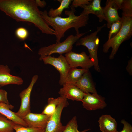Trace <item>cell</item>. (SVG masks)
Segmentation results:
<instances>
[{"label":"cell","instance_id":"3","mask_svg":"<svg viewBox=\"0 0 132 132\" xmlns=\"http://www.w3.org/2000/svg\"><path fill=\"white\" fill-rule=\"evenodd\" d=\"M123 22L121 27L118 33L113 37L108 40L103 44V51L108 52L111 48L112 50L109 56V59H113L121 44L129 39L132 35V16H128L122 14Z\"/></svg>","mask_w":132,"mask_h":132},{"label":"cell","instance_id":"22","mask_svg":"<svg viewBox=\"0 0 132 132\" xmlns=\"http://www.w3.org/2000/svg\"><path fill=\"white\" fill-rule=\"evenodd\" d=\"M15 123L0 113V132H14Z\"/></svg>","mask_w":132,"mask_h":132},{"label":"cell","instance_id":"4","mask_svg":"<svg viewBox=\"0 0 132 132\" xmlns=\"http://www.w3.org/2000/svg\"><path fill=\"white\" fill-rule=\"evenodd\" d=\"M86 33H80L78 35L75 36L71 35L62 42L56 43L48 46L40 48L38 52V54L40 55L39 60H41L44 57L50 55L53 53H57L61 55L72 51L74 44Z\"/></svg>","mask_w":132,"mask_h":132},{"label":"cell","instance_id":"5","mask_svg":"<svg viewBox=\"0 0 132 132\" xmlns=\"http://www.w3.org/2000/svg\"><path fill=\"white\" fill-rule=\"evenodd\" d=\"M106 26L104 24L98 27L97 30L89 35L80 38L76 42V46H83L88 49L89 53V57L93 61L94 68L96 71L100 72L97 56L98 51L100 40L97 34L102 29Z\"/></svg>","mask_w":132,"mask_h":132},{"label":"cell","instance_id":"18","mask_svg":"<svg viewBox=\"0 0 132 132\" xmlns=\"http://www.w3.org/2000/svg\"><path fill=\"white\" fill-rule=\"evenodd\" d=\"M100 130L102 132H116L117 123L110 115H102L98 121Z\"/></svg>","mask_w":132,"mask_h":132},{"label":"cell","instance_id":"8","mask_svg":"<svg viewBox=\"0 0 132 132\" xmlns=\"http://www.w3.org/2000/svg\"><path fill=\"white\" fill-rule=\"evenodd\" d=\"M38 77V75L33 76L28 86L19 94L21 104L19 110L15 113L18 117L23 119L27 114L30 112L31 94L33 86L37 81Z\"/></svg>","mask_w":132,"mask_h":132},{"label":"cell","instance_id":"16","mask_svg":"<svg viewBox=\"0 0 132 132\" xmlns=\"http://www.w3.org/2000/svg\"><path fill=\"white\" fill-rule=\"evenodd\" d=\"M74 85L85 93H97L89 70L85 72Z\"/></svg>","mask_w":132,"mask_h":132},{"label":"cell","instance_id":"6","mask_svg":"<svg viewBox=\"0 0 132 132\" xmlns=\"http://www.w3.org/2000/svg\"><path fill=\"white\" fill-rule=\"evenodd\" d=\"M45 64H49L53 66L59 72L60 79L59 83L63 85L69 71L71 68L65 57L62 55L58 57L48 55L43 57L42 59Z\"/></svg>","mask_w":132,"mask_h":132},{"label":"cell","instance_id":"20","mask_svg":"<svg viewBox=\"0 0 132 132\" xmlns=\"http://www.w3.org/2000/svg\"><path fill=\"white\" fill-rule=\"evenodd\" d=\"M66 97L60 96L56 98L50 97L48 99V104L45 107L42 113L48 115H51L55 111L57 107Z\"/></svg>","mask_w":132,"mask_h":132},{"label":"cell","instance_id":"7","mask_svg":"<svg viewBox=\"0 0 132 132\" xmlns=\"http://www.w3.org/2000/svg\"><path fill=\"white\" fill-rule=\"evenodd\" d=\"M67 99L65 97L50 116L44 132H62L64 130L65 126L61 123V118L63 109L69 105Z\"/></svg>","mask_w":132,"mask_h":132},{"label":"cell","instance_id":"17","mask_svg":"<svg viewBox=\"0 0 132 132\" xmlns=\"http://www.w3.org/2000/svg\"><path fill=\"white\" fill-rule=\"evenodd\" d=\"M14 107L11 104L0 103V113L16 124L28 127L23 119L18 117L15 112L11 110L13 109Z\"/></svg>","mask_w":132,"mask_h":132},{"label":"cell","instance_id":"2","mask_svg":"<svg viewBox=\"0 0 132 132\" xmlns=\"http://www.w3.org/2000/svg\"><path fill=\"white\" fill-rule=\"evenodd\" d=\"M71 10H66L65 11V14L68 16L66 18L60 16L51 17L48 15L46 10L41 11L42 18L49 26H51L55 33L56 43L60 42L61 39L64 36L65 32L69 29L74 28L75 30L76 35L80 33V28L85 26L88 24L89 15L80 13L77 16L75 15V8L71 6Z\"/></svg>","mask_w":132,"mask_h":132},{"label":"cell","instance_id":"31","mask_svg":"<svg viewBox=\"0 0 132 132\" xmlns=\"http://www.w3.org/2000/svg\"><path fill=\"white\" fill-rule=\"evenodd\" d=\"M126 70L130 75L132 74V58L129 60L126 67Z\"/></svg>","mask_w":132,"mask_h":132},{"label":"cell","instance_id":"12","mask_svg":"<svg viewBox=\"0 0 132 132\" xmlns=\"http://www.w3.org/2000/svg\"><path fill=\"white\" fill-rule=\"evenodd\" d=\"M58 93L60 96H65L73 101H82L86 93L74 84L65 83Z\"/></svg>","mask_w":132,"mask_h":132},{"label":"cell","instance_id":"26","mask_svg":"<svg viewBox=\"0 0 132 132\" xmlns=\"http://www.w3.org/2000/svg\"><path fill=\"white\" fill-rule=\"evenodd\" d=\"M121 9L122 14L125 15L132 16V0H124Z\"/></svg>","mask_w":132,"mask_h":132},{"label":"cell","instance_id":"9","mask_svg":"<svg viewBox=\"0 0 132 132\" xmlns=\"http://www.w3.org/2000/svg\"><path fill=\"white\" fill-rule=\"evenodd\" d=\"M65 57L71 68L80 67L89 69L94 66L93 61L85 52L77 53L71 51L66 54Z\"/></svg>","mask_w":132,"mask_h":132},{"label":"cell","instance_id":"33","mask_svg":"<svg viewBox=\"0 0 132 132\" xmlns=\"http://www.w3.org/2000/svg\"><path fill=\"white\" fill-rule=\"evenodd\" d=\"M114 2L119 9H121V6L124 0H114Z\"/></svg>","mask_w":132,"mask_h":132},{"label":"cell","instance_id":"23","mask_svg":"<svg viewBox=\"0 0 132 132\" xmlns=\"http://www.w3.org/2000/svg\"><path fill=\"white\" fill-rule=\"evenodd\" d=\"M78 127L77 117L75 116L68 122L62 132H86L90 130V129H88L79 131Z\"/></svg>","mask_w":132,"mask_h":132},{"label":"cell","instance_id":"19","mask_svg":"<svg viewBox=\"0 0 132 132\" xmlns=\"http://www.w3.org/2000/svg\"><path fill=\"white\" fill-rule=\"evenodd\" d=\"M89 70V69H85L71 68L67 74L64 84L74 85L80 79L83 74Z\"/></svg>","mask_w":132,"mask_h":132},{"label":"cell","instance_id":"27","mask_svg":"<svg viewBox=\"0 0 132 132\" xmlns=\"http://www.w3.org/2000/svg\"><path fill=\"white\" fill-rule=\"evenodd\" d=\"M15 34L18 38L23 40L28 37V33L27 30L25 28L21 27L18 28L16 30Z\"/></svg>","mask_w":132,"mask_h":132},{"label":"cell","instance_id":"15","mask_svg":"<svg viewBox=\"0 0 132 132\" xmlns=\"http://www.w3.org/2000/svg\"><path fill=\"white\" fill-rule=\"evenodd\" d=\"M101 0H92L89 4L83 6L81 8L83 10L81 13L87 15L91 14H94L98 18L100 22L104 20L106 21L103 7L101 6Z\"/></svg>","mask_w":132,"mask_h":132},{"label":"cell","instance_id":"13","mask_svg":"<svg viewBox=\"0 0 132 132\" xmlns=\"http://www.w3.org/2000/svg\"><path fill=\"white\" fill-rule=\"evenodd\" d=\"M104 14L106 18L107 28H110L111 24L120 20L121 17L119 16L118 11L119 9L114 0H108L105 6L103 7Z\"/></svg>","mask_w":132,"mask_h":132},{"label":"cell","instance_id":"25","mask_svg":"<svg viewBox=\"0 0 132 132\" xmlns=\"http://www.w3.org/2000/svg\"><path fill=\"white\" fill-rule=\"evenodd\" d=\"M15 132H44L45 129L25 127L15 124L14 127Z\"/></svg>","mask_w":132,"mask_h":132},{"label":"cell","instance_id":"29","mask_svg":"<svg viewBox=\"0 0 132 132\" xmlns=\"http://www.w3.org/2000/svg\"><path fill=\"white\" fill-rule=\"evenodd\" d=\"M121 123L124 125L122 130L120 131H117L116 132H132V127L130 124L124 119L121 120Z\"/></svg>","mask_w":132,"mask_h":132},{"label":"cell","instance_id":"11","mask_svg":"<svg viewBox=\"0 0 132 132\" xmlns=\"http://www.w3.org/2000/svg\"><path fill=\"white\" fill-rule=\"evenodd\" d=\"M50 116L30 112L27 114L23 119L28 127L45 129Z\"/></svg>","mask_w":132,"mask_h":132},{"label":"cell","instance_id":"32","mask_svg":"<svg viewBox=\"0 0 132 132\" xmlns=\"http://www.w3.org/2000/svg\"><path fill=\"white\" fill-rule=\"evenodd\" d=\"M36 3L38 6L40 7H44L46 5V3L45 1H41L39 0H35Z\"/></svg>","mask_w":132,"mask_h":132},{"label":"cell","instance_id":"10","mask_svg":"<svg viewBox=\"0 0 132 132\" xmlns=\"http://www.w3.org/2000/svg\"><path fill=\"white\" fill-rule=\"evenodd\" d=\"M82 102L83 107L90 111L102 109L107 105L104 98L97 93H86Z\"/></svg>","mask_w":132,"mask_h":132},{"label":"cell","instance_id":"21","mask_svg":"<svg viewBox=\"0 0 132 132\" xmlns=\"http://www.w3.org/2000/svg\"><path fill=\"white\" fill-rule=\"evenodd\" d=\"M57 1L60 3V5L56 9L52 8L50 9L48 12V15L50 17H55L61 15L63 10L69 8L72 0H57Z\"/></svg>","mask_w":132,"mask_h":132},{"label":"cell","instance_id":"24","mask_svg":"<svg viewBox=\"0 0 132 132\" xmlns=\"http://www.w3.org/2000/svg\"><path fill=\"white\" fill-rule=\"evenodd\" d=\"M123 22V18L122 17L121 20L111 24L108 35V40L113 37L118 33L121 27Z\"/></svg>","mask_w":132,"mask_h":132},{"label":"cell","instance_id":"1","mask_svg":"<svg viewBox=\"0 0 132 132\" xmlns=\"http://www.w3.org/2000/svg\"><path fill=\"white\" fill-rule=\"evenodd\" d=\"M0 10L17 21L33 23L43 33L55 35L42 18L35 0H0Z\"/></svg>","mask_w":132,"mask_h":132},{"label":"cell","instance_id":"14","mask_svg":"<svg viewBox=\"0 0 132 132\" xmlns=\"http://www.w3.org/2000/svg\"><path fill=\"white\" fill-rule=\"evenodd\" d=\"M10 69L7 65L0 64V86H3L9 84L20 85L23 81L20 77L10 74Z\"/></svg>","mask_w":132,"mask_h":132},{"label":"cell","instance_id":"28","mask_svg":"<svg viewBox=\"0 0 132 132\" xmlns=\"http://www.w3.org/2000/svg\"><path fill=\"white\" fill-rule=\"evenodd\" d=\"M92 0H72L71 6L75 8L79 7H81L83 5L89 4Z\"/></svg>","mask_w":132,"mask_h":132},{"label":"cell","instance_id":"30","mask_svg":"<svg viewBox=\"0 0 132 132\" xmlns=\"http://www.w3.org/2000/svg\"><path fill=\"white\" fill-rule=\"evenodd\" d=\"M7 93L5 90L0 89V103L9 104L7 97Z\"/></svg>","mask_w":132,"mask_h":132}]
</instances>
